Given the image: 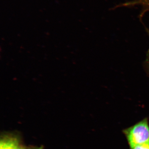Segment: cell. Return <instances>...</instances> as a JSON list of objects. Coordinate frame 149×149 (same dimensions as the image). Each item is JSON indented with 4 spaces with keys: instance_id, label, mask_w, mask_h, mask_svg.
Returning <instances> with one entry per match:
<instances>
[{
    "instance_id": "cell-5",
    "label": "cell",
    "mask_w": 149,
    "mask_h": 149,
    "mask_svg": "<svg viewBox=\"0 0 149 149\" xmlns=\"http://www.w3.org/2000/svg\"><path fill=\"white\" fill-rule=\"evenodd\" d=\"M146 30L147 32H148V34H149V29H148V28H146ZM147 64H148V66L149 69V50L148 53V57H147Z\"/></svg>"
},
{
    "instance_id": "cell-3",
    "label": "cell",
    "mask_w": 149,
    "mask_h": 149,
    "mask_svg": "<svg viewBox=\"0 0 149 149\" xmlns=\"http://www.w3.org/2000/svg\"><path fill=\"white\" fill-rule=\"evenodd\" d=\"M130 5L132 7H141V10L139 15L141 17H143L144 15L149 12V0H133L130 1Z\"/></svg>"
},
{
    "instance_id": "cell-4",
    "label": "cell",
    "mask_w": 149,
    "mask_h": 149,
    "mask_svg": "<svg viewBox=\"0 0 149 149\" xmlns=\"http://www.w3.org/2000/svg\"><path fill=\"white\" fill-rule=\"evenodd\" d=\"M130 149H149V143L130 147Z\"/></svg>"
},
{
    "instance_id": "cell-1",
    "label": "cell",
    "mask_w": 149,
    "mask_h": 149,
    "mask_svg": "<svg viewBox=\"0 0 149 149\" xmlns=\"http://www.w3.org/2000/svg\"><path fill=\"white\" fill-rule=\"evenodd\" d=\"M129 147L149 143L148 119H144L123 130Z\"/></svg>"
},
{
    "instance_id": "cell-2",
    "label": "cell",
    "mask_w": 149,
    "mask_h": 149,
    "mask_svg": "<svg viewBox=\"0 0 149 149\" xmlns=\"http://www.w3.org/2000/svg\"><path fill=\"white\" fill-rule=\"evenodd\" d=\"M1 149H41L27 148L21 146L16 139L11 138H4L1 141Z\"/></svg>"
}]
</instances>
